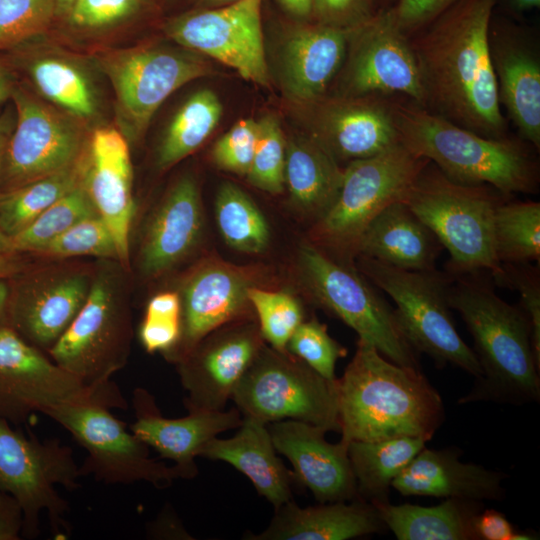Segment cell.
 <instances>
[{
  "mask_svg": "<svg viewBox=\"0 0 540 540\" xmlns=\"http://www.w3.org/2000/svg\"><path fill=\"white\" fill-rule=\"evenodd\" d=\"M497 1L456 0L410 41L424 107L494 139L507 137L489 47Z\"/></svg>",
  "mask_w": 540,
  "mask_h": 540,
  "instance_id": "cell-1",
  "label": "cell"
},
{
  "mask_svg": "<svg viewBox=\"0 0 540 540\" xmlns=\"http://www.w3.org/2000/svg\"><path fill=\"white\" fill-rule=\"evenodd\" d=\"M337 392L347 444L403 436L429 441L444 420L442 398L420 368L398 365L362 339L337 378Z\"/></svg>",
  "mask_w": 540,
  "mask_h": 540,
  "instance_id": "cell-2",
  "label": "cell"
},
{
  "mask_svg": "<svg viewBox=\"0 0 540 540\" xmlns=\"http://www.w3.org/2000/svg\"><path fill=\"white\" fill-rule=\"evenodd\" d=\"M480 273L454 278L448 303L465 322L482 370L460 404L494 401L523 405L540 399V363L527 314L499 297Z\"/></svg>",
  "mask_w": 540,
  "mask_h": 540,
  "instance_id": "cell-3",
  "label": "cell"
},
{
  "mask_svg": "<svg viewBox=\"0 0 540 540\" xmlns=\"http://www.w3.org/2000/svg\"><path fill=\"white\" fill-rule=\"evenodd\" d=\"M390 105L399 142L451 180L504 196L538 192L539 164L528 143L482 136L412 101Z\"/></svg>",
  "mask_w": 540,
  "mask_h": 540,
  "instance_id": "cell-4",
  "label": "cell"
},
{
  "mask_svg": "<svg viewBox=\"0 0 540 540\" xmlns=\"http://www.w3.org/2000/svg\"><path fill=\"white\" fill-rule=\"evenodd\" d=\"M503 197L489 185L453 181L429 162L403 200L448 251L449 275L488 271L500 286L504 269L494 251L493 220Z\"/></svg>",
  "mask_w": 540,
  "mask_h": 540,
  "instance_id": "cell-5",
  "label": "cell"
},
{
  "mask_svg": "<svg viewBox=\"0 0 540 540\" xmlns=\"http://www.w3.org/2000/svg\"><path fill=\"white\" fill-rule=\"evenodd\" d=\"M359 269L394 301L399 328L416 353H425L439 366L452 364L479 379L476 354L458 334L448 303L454 277L436 268L412 271L358 256Z\"/></svg>",
  "mask_w": 540,
  "mask_h": 540,
  "instance_id": "cell-6",
  "label": "cell"
},
{
  "mask_svg": "<svg viewBox=\"0 0 540 540\" xmlns=\"http://www.w3.org/2000/svg\"><path fill=\"white\" fill-rule=\"evenodd\" d=\"M72 449L59 439L40 440L14 429L0 418V490L12 496L23 514L22 536L40 533V516L46 512L56 534L68 531L64 516L68 502L58 486L74 491L82 477Z\"/></svg>",
  "mask_w": 540,
  "mask_h": 540,
  "instance_id": "cell-7",
  "label": "cell"
},
{
  "mask_svg": "<svg viewBox=\"0 0 540 540\" xmlns=\"http://www.w3.org/2000/svg\"><path fill=\"white\" fill-rule=\"evenodd\" d=\"M429 162L400 142L373 156L350 161L343 169L334 202L314 225L317 244L337 254L356 255L366 227L388 205L405 198Z\"/></svg>",
  "mask_w": 540,
  "mask_h": 540,
  "instance_id": "cell-8",
  "label": "cell"
},
{
  "mask_svg": "<svg viewBox=\"0 0 540 540\" xmlns=\"http://www.w3.org/2000/svg\"><path fill=\"white\" fill-rule=\"evenodd\" d=\"M302 283L311 298L352 328L390 361L419 368L417 353L403 336L394 308L355 268L314 244L298 255Z\"/></svg>",
  "mask_w": 540,
  "mask_h": 540,
  "instance_id": "cell-9",
  "label": "cell"
},
{
  "mask_svg": "<svg viewBox=\"0 0 540 540\" xmlns=\"http://www.w3.org/2000/svg\"><path fill=\"white\" fill-rule=\"evenodd\" d=\"M231 400L242 416L265 424L297 420L340 433L337 379L324 378L289 352L264 345Z\"/></svg>",
  "mask_w": 540,
  "mask_h": 540,
  "instance_id": "cell-10",
  "label": "cell"
},
{
  "mask_svg": "<svg viewBox=\"0 0 540 540\" xmlns=\"http://www.w3.org/2000/svg\"><path fill=\"white\" fill-rule=\"evenodd\" d=\"M111 407L100 400H81L55 405L43 412L67 430L87 451L80 466L82 475H92L106 484L147 482L158 489L182 478L179 469L150 457L149 447Z\"/></svg>",
  "mask_w": 540,
  "mask_h": 540,
  "instance_id": "cell-11",
  "label": "cell"
},
{
  "mask_svg": "<svg viewBox=\"0 0 540 540\" xmlns=\"http://www.w3.org/2000/svg\"><path fill=\"white\" fill-rule=\"evenodd\" d=\"M91 399L111 408H127L113 382L88 386L10 325L0 326V418L18 425L33 413H43L55 405Z\"/></svg>",
  "mask_w": 540,
  "mask_h": 540,
  "instance_id": "cell-12",
  "label": "cell"
},
{
  "mask_svg": "<svg viewBox=\"0 0 540 540\" xmlns=\"http://www.w3.org/2000/svg\"><path fill=\"white\" fill-rule=\"evenodd\" d=\"M98 62L113 87L117 124L128 142L142 136L174 91L211 71L197 56L156 47L110 52Z\"/></svg>",
  "mask_w": 540,
  "mask_h": 540,
  "instance_id": "cell-13",
  "label": "cell"
},
{
  "mask_svg": "<svg viewBox=\"0 0 540 540\" xmlns=\"http://www.w3.org/2000/svg\"><path fill=\"white\" fill-rule=\"evenodd\" d=\"M11 99L16 121L4 153L1 192L73 166L87 146L84 130L74 116L44 104L18 86Z\"/></svg>",
  "mask_w": 540,
  "mask_h": 540,
  "instance_id": "cell-14",
  "label": "cell"
},
{
  "mask_svg": "<svg viewBox=\"0 0 540 540\" xmlns=\"http://www.w3.org/2000/svg\"><path fill=\"white\" fill-rule=\"evenodd\" d=\"M111 277L92 280L87 299L71 324L48 351L59 366L88 386L110 381L127 361L131 328Z\"/></svg>",
  "mask_w": 540,
  "mask_h": 540,
  "instance_id": "cell-15",
  "label": "cell"
},
{
  "mask_svg": "<svg viewBox=\"0 0 540 540\" xmlns=\"http://www.w3.org/2000/svg\"><path fill=\"white\" fill-rule=\"evenodd\" d=\"M351 55L344 78L348 97L403 95L424 106L421 73L409 37L390 6L349 30Z\"/></svg>",
  "mask_w": 540,
  "mask_h": 540,
  "instance_id": "cell-16",
  "label": "cell"
},
{
  "mask_svg": "<svg viewBox=\"0 0 540 540\" xmlns=\"http://www.w3.org/2000/svg\"><path fill=\"white\" fill-rule=\"evenodd\" d=\"M263 0H237L219 8L188 12L166 25L182 46L235 69L244 79L268 86L261 7Z\"/></svg>",
  "mask_w": 540,
  "mask_h": 540,
  "instance_id": "cell-17",
  "label": "cell"
},
{
  "mask_svg": "<svg viewBox=\"0 0 540 540\" xmlns=\"http://www.w3.org/2000/svg\"><path fill=\"white\" fill-rule=\"evenodd\" d=\"M262 340L258 325L253 323L221 327L177 361L186 409H225L237 383L264 346Z\"/></svg>",
  "mask_w": 540,
  "mask_h": 540,
  "instance_id": "cell-18",
  "label": "cell"
},
{
  "mask_svg": "<svg viewBox=\"0 0 540 540\" xmlns=\"http://www.w3.org/2000/svg\"><path fill=\"white\" fill-rule=\"evenodd\" d=\"M267 427L276 451L291 463L294 481L318 502L359 498L346 442L329 443L326 430L297 420L276 421Z\"/></svg>",
  "mask_w": 540,
  "mask_h": 540,
  "instance_id": "cell-19",
  "label": "cell"
},
{
  "mask_svg": "<svg viewBox=\"0 0 540 540\" xmlns=\"http://www.w3.org/2000/svg\"><path fill=\"white\" fill-rule=\"evenodd\" d=\"M132 407L135 421L130 430L161 458L173 461L182 479H192L198 474L195 458L209 440L238 428L243 419L236 407L188 411L184 417L168 418L160 412L154 396L142 387L134 389Z\"/></svg>",
  "mask_w": 540,
  "mask_h": 540,
  "instance_id": "cell-20",
  "label": "cell"
},
{
  "mask_svg": "<svg viewBox=\"0 0 540 540\" xmlns=\"http://www.w3.org/2000/svg\"><path fill=\"white\" fill-rule=\"evenodd\" d=\"M132 180L129 146L123 134L113 128L94 130L84 153L82 185L110 229L118 260L124 265L135 209Z\"/></svg>",
  "mask_w": 540,
  "mask_h": 540,
  "instance_id": "cell-21",
  "label": "cell"
},
{
  "mask_svg": "<svg viewBox=\"0 0 540 540\" xmlns=\"http://www.w3.org/2000/svg\"><path fill=\"white\" fill-rule=\"evenodd\" d=\"M489 47L498 98L524 142L540 148V60L519 27L491 19Z\"/></svg>",
  "mask_w": 540,
  "mask_h": 540,
  "instance_id": "cell-22",
  "label": "cell"
},
{
  "mask_svg": "<svg viewBox=\"0 0 540 540\" xmlns=\"http://www.w3.org/2000/svg\"><path fill=\"white\" fill-rule=\"evenodd\" d=\"M249 277L221 262H210L191 274L183 288L180 340L169 357L179 361L213 331L240 320L251 304Z\"/></svg>",
  "mask_w": 540,
  "mask_h": 540,
  "instance_id": "cell-23",
  "label": "cell"
},
{
  "mask_svg": "<svg viewBox=\"0 0 540 540\" xmlns=\"http://www.w3.org/2000/svg\"><path fill=\"white\" fill-rule=\"evenodd\" d=\"M315 105V135L337 160L350 161L378 154L399 143L390 102L376 96L348 97Z\"/></svg>",
  "mask_w": 540,
  "mask_h": 540,
  "instance_id": "cell-24",
  "label": "cell"
},
{
  "mask_svg": "<svg viewBox=\"0 0 540 540\" xmlns=\"http://www.w3.org/2000/svg\"><path fill=\"white\" fill-rule=\"evenodd\" d=\"M91 284L84 273L40 277L10 301L8 324L27 342L48 352L84 305Z\"/></svg>",
  "mask_w": 540,
  "mask_h": 540,
  "instance_id": "cell-25",
  "label": "cell"
},
{
  "mask_svg": "<svg viewBox=\"0 0 540 540\" xmlns=\"http://www.w3.org/2000/svg\"><path fill=\"white\" fill-rule=\"evenodd\" d=\"M507 476L475 463L459 460L457 448L424 447L392 481L403 496H429L463 500H501Z\"/></svg>",
  "mask_w": 540,
  "mask_h": 540,
  "instance_id": "cell-26",
  "label": "cell"
},
{
  "mask_svg": "<svg viewBox=\"0 0 540 540\" xmlns=\"http://www.w3.org/2000/svg\"><path fill=\"white\" fill-rule=\"evenodd\" d=\"M203 212L196 181L185 176L168 191L153 214L140 250V268L158 276L183 260L197 244Z\"/></svg>",
  "mask_w": 540,
  "mask_h": 540,
  "instance_id": "cell-27",
  "label": "cell"
},
{
  "mask_svg": "<svg viewBox=\"0 0 540 540\" xmlns=\"http://www.w3.org/2000/svg\"><path fill=\"white\" fill-rule=\"evenodd\" d=\"M300 507L290 500L275 509L268 527L247 540H347L386 529L376 508L357 498Z\"/></svg>",
  "mask_w": 540,
  "mask_h": 540,
  "instance_id": "cell-28",
  "label": "cell"
},
{
  "mask_svg": "<svg viewBox=\"0 0 540 540\" xmlns=\"http://www.w3.org/2000/svg\"><path fill=\"white\" fill-rule=\"evenodd\" d=\"M276 452L267 424L243 416L232 437L212 438L199 450L198 457L230 464L276 509L292 500L295 482L292 471L286 468Z\"/></svg>",
  "mask_w": 540,
  "mask_h": 540,
  "instance_id": "cell-29",
  "label": "cell"
},
{
  "mask_svg": "<svg viewBox=\"0 0 540 540\" xmlns=\"http://www.w3.org/2000/svg\"><path fill=\"white\" fill-rule=\"evenodd\" d=\"M348 35L320 23L291 32L282 51L283 83L291 98L308 104L325 94L345 59Z\"/></svg>",
  "mask_w": 540,
  "mask_h": 540,
  "instance_id": "cell-30",
  "label": "cell"
},
{
  "mask_svg": "<svg viewBox=\"0 0 540 540\" xmlns=\"http://www.w3.org/2000/svg\"><path fill=\"white\" fill-rule=\"evenodd\" d=\"M443 246L404 200L384 208L366 227L356 255L404 270L428 271Z\"/></svg>",
  "mask_w": 540,
  "mask_h": 540,
  "instance_id": "cell-31",
  "label": "cell"
},
{
  "mask_svg": "<svg viewBox=\"0 0 540 540\" xmlns=\"http://www.w3.org/2000/svg\"><path fill=\"white\" fill-rule=\"evenodd\" d=\"M284 177L297 209L316 223L334 202L343 169L313 136L297 137L286 144Z\"/></svg>",
  "mask_w": 540,
  "mask_h": 540,
  "instance_id": "cell-32",
  "label": "cell"
},
{
  "mask_svg": "<svg viewBox=\"0 0 540 540\" xmlns=\"http://www.w3.org/2000/svg\"><path fill=\"white\" fill-rule=\"evenodd\" d=\"M480 501L446 498L425 507L389 501L373 505L386 528L398 540H477L474 519L481 511Z\"/></svg>",
  "mask_w": 540,
  "mask_h": 540,
  "instance_id": "cell-33",
  "label": "cell"
},
{
  "mask_svg": "<svg viewBox=\"0 0 540 540\" xmlns=\"http://www.w3.org/2000/svg\"><path fill=\"white\" fill-rule=\"evenodd\" d=\"M418 437L378 441H351L348 457L356 480L358 497L372 505L388 502L392 481L425 447Z\"/></svg>",
  "mask_w": 540,
  "mask_h": 540,
  "instance_id": "cell-34",
  "label": "cell"
},
{
  "mask_svg": "<svg viewBox=\"0 0 540 540\" xmlns=\"http://www.w3.org/2000/svg\"><path fill=\"white\" fill-rule=\"evenodd\" d=\"M83 168L84 154L71 167L0 192V229L10 238L25 229L47 208L82 184Z\"/></svg>",
  "mask_w": 540,
  "mask_h": 540,
  "instance_id": "cell-35",
  "label": "cell"
},
{
  "mask_svg": "<svg viewBox=\"0 0 540 540\" xmlns=\"http://www.w3.org/2000/svg\"><path fill=\"white\" fill-rule=\"evenodd\" d=\"M222 104L209 90H199L178 109L158 149V166L167 169L198 149L217 127Z\"/></svg>",
  "mask_w": 540,
  "mask_h": 540,
  "instance_id": "cell-36",
  "label": "cell"
},
{
  "mask_svg": "<svg viewBox=\"0 0 540 540\" xmlns=\"http://www.w3.org/2000/svg\"><path fill=\"white\" fill-rule=\"evenodd\" d=\"M494 251L500 264L540 261V203L499 202L493 220Z\"/></svg>",
  "mask_w": 540,
  "mask_h": 540,
  "instance_id": "cell-37",
  "label": "cell"
},
{
  "mask_svg": "<svg viewBox=\"0 0 540 540\" xmlns=\"http://www.w3.org/2000/svg\"><path fill=\"white\" fill-rule=\"evenodd\" d=\"M27 70L38 91L77 119L95 115V92L85 73L75 64L57 57H39Z\"/></svg>",
  "mask_w": 540,
  "mask_h": 540,
  "instance_id": "cell-38",
  "label": "cell"
},
{
  "mask_svg": "<svg viewBox=\"0 0 540 540\" xmlns=\"http://www.w3.org/2000/svg\"><path fill=\"white\" fill-rule=\"evenodd\" d=\"M216 219L227 244L241 252L260 253L270 239L267 221L253 200L238 186L223 184L216 196Z\"/></svg>",
  "mask_w": 540,
  "mask_h": 540,
  "instance_id": "cell-39",
  "label": "cell"
},
{
  "mask_svg": "<svg viewBox=\"0 0 540 540\" xmlns=\"http://www.w3.org/2000/svg\"><path fill=\"white\" fill-rule=\"evenodd\" d=\"M98 215L83 185L56 201L29 226L11 237L15 252L38 253L46 244L83 219Z\"/></svg>",
  "mask_w": 540,
  "mask_h": 540,
  "instance_id": "cell-40",
  "label": "cell"
},
{
  "mask_svg": "<svg viewBox=\"0 0 540 540\" xmlns=\"http://www.w3.org/2000/svg\"><path fill=\"white\" fill-rule=\"evenodd\" d=\"M251 306L256 312L258 327L264 340L280 352H287V344L304 321L300 302L283 291H269L255 286L248 290Z\"/></svg>",
  "mask_w": 540,
  "mask_h": 540,
  "instance_id": "cell-41",
  "label": "cell"
},
{
  "mask_svg": "<svg viewBox=\"0 0 540 540\" xmlns=\"http://www.w3.org/2000/svg\"><path fill=\"white\" fill-rule=\"evenodd\" d=\"M257 123L255 152L246 176L248 181L258 189L278 194L285 186L286 142L281 125L271 114L263 116Z\"/></svg>",
  "mask_w": 540,
  "mask_h": 540,
  "instance_id": "cell-42",
  "label": "cell"
},
{
  "mask_svg": "<svg viewBox=\"0 0 540 540\" xmlns=\"http://www.w3.org/2000/svg\"><path fill=\"white\" fill-rule=\"evenodd\" d=\"M57 0H0V50L42 34L56 16Z\"/></svg>",
  "mask_w": 540,
  "mask_h": 540,
  "instance_id": "cell-43",
  "label": "cell"
},
{
  "mask_svg": "<svg viewBox=\"0 0 540 540\" xmlns=\"http://www.w3.org/2000/svg\"><path fill=\"white\" fill-rule=\"evenodd\" d=\"M182 330L181 297L174 292L153 296L139 327V339L148 353L170 355L176 348Z\"/></svg>",
  "mask_w": 540,
  "mask_h": 540,
  "instance_id": "cell-44",
  "label": "cell"
},
{
  "mask_svg": "<svg viewBox=\"0 0 540 540\" xmlns=\"http://www.w3.org/2000/svg\"><path fill=\"white\" fill-rule=\"evenodd\" d=\"M38 253L60 258L97 256L118 259L114 237L99 215L81 220L46 244Z\"/></svg>",
  "mask_w": 540,
  "mask_h": 540,
  "instance_id": "cell-45",
  "label": "cell"
},
{
  "mask_svg": "<svg viewBox=\"0 0 540 540\" xmlns=\"http://www.w3.org/2000/svg\"><path fill=\"white\" fill-rule=\"evenodd\" d=\"M287 352L328 380L337 379V361L347 354L346 348L333 339L326 325L316 318L304 320L297 327L287 344Z\"/></svg>",
  "mask_w": 540,
  "mask_h": 540,
  "instance_id": "cell-46",
  "label": "cell"
},
{
  "mask_svg": "<svg viewBox=\"0 0 540 540\" xmlns=\"http://www.w3.org/2000/svg\"><path fill=\"white\" fill-rule=\"evenodd\" d=\"M258 123L251 118L236 122L215 143L212 159L215 165L237 175H247L255 152Z\"/></svg>",
  "mask_w": 540,
  "mask_h": 540,
  "instance_id": "cell-47",
  "label": "cell"
},
{
  "mask_svg": "<svg viewBox=\"0 0 540 540\" xmlns=\"http://www.w3.org/2000/svg\"><path fill=\"white\" fill-rule=\"evenodd\" d=\"M504 276L500 286L519 292L521 308L527 314L531 329L533 349L540 363V278L538 268L528 264H502Z\"/></svg>",
  "mask_w": 540,
  "mask_h": 540,
  "instance_id": "cell-48",
  "label": "cell"
},
{
  "mask_svg": "<svg viewBox=\"0 0 540 540\" xmlns=\"http://www.w3.org/2000/svg\"><path fill=\"white\" fill-rule=\"evenodd\" d=\"M140 0H76L67 16L81 28H100L134 13Z\"/></svg>",
  "mask_w": 540,
  "mask_h": 540,
  "instance_id": "cell-49",
  "label": "cell"
},
{
  "mask_svg": "<svg viewBox=\"0 0 540 540\" xmlns=\"http://www.w3.org/2000/svg\"><path fill=\"white\" fill-rule=\"evenodd\" d=\"M376 0H313V14L317 23L351 30L371 18Z\"/></svg>",
  "mask_w": 540,
  "mask_h": 540,
  "instance_id": "cell-50",
  "label": "cell"
},
{
  "mask_svg": "<svg viewBox=\"0 0 540 540\" xmlns=\"http://www.w3.org/2000/svg\"><path fill=\"white\" fill-rule=\"evenodd\" d=\"M456 0H396L390 8L399 28L409 37L417 33Z\"/></svg>",
  "mask_w": 540,
  "mask_h": 540,
  "instance_id": "cell-51",
  "label": "cell"
},
{
  "mask_svg": "<svg viewBox=\"0 0 540 540\" xmlns=\"http://www.w3.org/2000/svg\"><path fill=\"white\" fill-rule=\"evenodd\" d=\"M474 531L477 540H511L516 530L503 513L487 509L476 515Z\"/></svg>",
  "mask_w": 540,
  "mask_h": 540,
  "instance_id": "cell-52",
  "label": "cell"
},
{
  "mask_svg": "<svg viewBox=\"0 0 540 540\" xmlns=\"http://www.w3.org/2000/svg\"><path fill=\"white\" fill-rule=\"evenodd\" d=\"M23 532V514L15 499L0 490V540H19Z\"/></svg>",
  "mask_w": 540,
  "mask_h": 540,
  "instance_id": "cell-53",
  "label": "cell"
},
{
  "mask_svg": "<svg viewBox=\"0 0 540 540\" xmlns=\"http://www.w3.org/2000/svg\"><path fill=\"white\" fill-rule=\"evenodd\" d=\"M147 535L154 539H193L169 505H166L157 518L148 524Z\"/></svg>",
  "mask_w": 540,
  "mask_h": 540,
  "instance_id": "cell-54",
  "label": "cell"
},
{
  "mask_svg": "<svg viewBox=\"0 0 540 540\" xmlns=\"http://www.w3.org/2000/svg\"><path fill=\"white\" fill-rule=\"evenodd\" d=\"M16 121V114L14 107L8 108L0 113V183H1V172L4 153L6 145L10 138V135L14 129ZM1 192V189H0Z\"/></svg>",
  "mask_w": 540,
  "mask_h": 540,
  "instance_id": "cell-55",
  "label": "cell"
},
{
  "mask_svg": "<svg viewBox=\"0 0 540 540\" xmlns=\"http://www.w3.org/2000/svg\"><path fill=\"white\" fill-rule=\"evenodd\" d=\"M291 15L307 19L313 14V0H277Z\"/></svg>",
  "mask_w": 540,
  "mask_h": 540,
  "instance_id": "cell-56",
  "label": "cell"
},
{
  "mask_svg": "<svg viewBox=\"0 0 540 540\" xmlns=\"http://www.w3.org/2000/svg\"><path fill=\"white\" fill-rule=\"evenodd\" d=\"M15 253H0V279L13 276L21 270V260Z\"/></svg>",
  "mask_w": 540,
  "mask_h": 540,
  "instance_id": "cell-57",
  "label": "cell"
},
{
  "mask_svg": "<svg viewBox=\"0 0 540 540\" xmlns=\"http://www.w3.org/2000/svg\"><path fill=\"white\" fill-rule=\"evenodd\" d=\"M15 87L13 74L6 65L0 62V104L11 99Z\"/></svg>",
  "mask_w": 540,
  "mask_h": 540,
  "instance_id": "cell-58",
  "label": "cell"
},
{
  "mask_svg": "<svg viewBox=\"0 0 540 540\" xmlns=\"http://www.w3.org/2000/svg\"><path fill=\"white\" fill-rule=\"evenodd\" d=\"M9 306L10 296L8 285L3 279H0V326L8 324Z\"/></svg>",
  "mask_w": 540,
  "mask_h": 540,
  "instance_id": "cell-59",
  "label": "cell"
},
{
  "mask_svg": "<svg viewBox=\"0 0 540 540\" xmlns=\"http://www.w3.org/2000/svg\"><path fill=\"white\" fill-rule=\"evenodd\" d=\"M513 13L521 14L539 8L540 0H502Z\"/></svg>",
  "mask_w": 540,
  "mask_h": 540,
  "instance_id": "cell-60",
  "label": "cell"
},
{
  "mask_svg": "<svg viewBox=\"0 0 540 540\" xmlns=\"http://www.w3.org/2000/svg\"><path fill=\"white\" fill-rule=\"evenodd\" d=\"M15 252L11 238L0 229V253Z\"/></svg>",
  "mask_w": 540,
  "mask_h": 540,
  "instance_id": "cell-61",
  "label": "cell"
},
{
  "mask_svg": "<svg viewBox=\"0 0 540 540\" xmlns=\"http://www.w3.org/2000/svg\"><path fill=\"white\" fill-rule=\"evenodd\" d=\"M76 0H57L56 16L67 15Z\"/></svg>",
  "mask_w": 540,
  "mask_h": 540,
  "instance_id": "cell-62",
  "label": "cell"
},
{
  "mask_svg": "<svg viewBox=\"0 0 540 540\" xmlns=\"http://www.w3.org/2000/svg\"><path fill=\"white\" fill-rule=\"evenodd\" d=\"M212 1L218 2V3H228V4H230V3H233V2H235L237 0H212Z\"/></svg>",
  "mask_w": 540,
  "mask_h": 540,
  "instance_id": "cell-63",
  "label": "cell"
}]
</instances>
